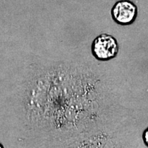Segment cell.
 Masks as SVG:
<instances>
[{
  "label": "cell",
  "mask_w": 148,
  "mask_h": 148,
  "mask_svg": "<svg viewBox=\"0 0 148 148\" xmlns=\"http://www.w3.org/2000/svg\"><path fill=\"white\" fill-rule=\"evenodd\" d=\"M119 46L115 37L108 34H101L92 42L91 51L93 56L99 61H108L117 56Z\"/></svg>",
  "instance_id": "cell-1"
},
{
  "label": "cell",
  "mask_w": 148,
  "mask_h": 148,
  "mask_svg": "<svg viewBox=\"0 0 148 148\" xmlns=\"http://www.w3.org/2000/svg\"><path fill=\"white\" fill-rule=\"evenodd\" d=\"M138 7L130 0H119L111 9L112 19L121 25H132L138 16Z\"/></svg>",
  "instance_id": "cell-2"
},
{
  "label": "cell",
  "mask_w": 148,
  "mask_h": 148,
  "mask_svg": "<svg viewBox=\"0 0 148 148\" xmlns=\"http://www.w3.org/2000/svg\"><path fill=\"white\" fill-rule=\"evenodd\" d=\"M142 138H143V143L148 147V127L143 131V134H142Z\"/></svg>",
  "instance_id": "cell-3"
},
{
  "label": "cell",
  "mask_w": 148,
  "mask_h": 148,
  "mask_svg": "<svg viewBox=\"0 0 148 148\" xmlns=\"http://www.w3.org/2000/svg\"><path fill=\"white\" fill-rule=\"evenodd\" d=\"M1 147H3V146L1 145V144H0V148H1Z\"/></svg>",
  "instance_id": "cell-4"
}]
</instances>
